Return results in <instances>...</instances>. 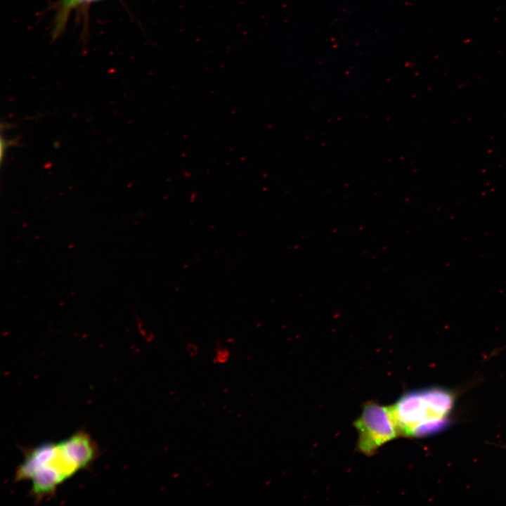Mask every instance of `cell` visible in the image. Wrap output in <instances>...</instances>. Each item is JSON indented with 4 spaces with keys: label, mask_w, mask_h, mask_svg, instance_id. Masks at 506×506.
I'll return each instance as SVG.
<instances>
[{
    "label": "cell",
    "mask_w": 506,
    "mask_h": 506,
    "mask_svg": "<svg viewBox=\"0 0 506 506\" xmlns=\"http://www.w3.org/2000/svg\"><path fill=\"white\" fill-rule=\"evenodd\" d=\"M98 448L90 435L79 432L59 442L40 444L29 450L17 467L15 479L30 481L32 493L39 500L96 460Z\"/></svg>",
    "instance_id": "1"
},
{
    "label": "cell",
    "mask_w": 506,
    "mask_h": 506,
    "mask_svg": "<svg viewBox=\"0 0 506 506\" xmlns=\"http://www.w3.org/2000/svg\"><path fill=\"white\" fill-rule=\"evenodd\" d=\"M455 394L449 389L429 387L404 394L391 406L400 436L424 437L450 425Z\"/></svg>",
    "instance_id": "2"
},
{
    "label": "cell",
    "mask_w": 506,
    "mask_h": 506,
    "mask_svg": "<svg viewBox=\"0 0 506 506\" xmlns=\"http://www.w3.org/2000/svg\"><path fill=\"white\" fill-rule=\"evenodd\" d=\"M358 433V448L366 455H373L383 444L400 436L391 406L370 402L354 422Z\"/></svg>",
    "instance_id": "3"
},
{
    "label": "cell",
    "mask_w": 506,
    "mask_h": 506,
    "mask_svg": "<svg viewBox=\"0 0 506 506\" xmlns=\"http://www.w3.org/2000/svg\"><path fill=\"white\" fill-rule=\"evenodd\" d=\"M93 0H63V8L65 11L72 8L79 4L90 2Z\"/></svg>",
    "instance_id": "4"
},
{
    "label": "cell",
    "mask_w": 506,
    "mask_h": 506,
    "mask_svg": "<svg viewBox=\"0 0 506 506\" xmlns=\"http://www.w3.org/2000/svg\"><path fill=\"white\" fill-rule=\"evenodd\" d=\"M228 352L225 350H219L216 354V360L219 363H224L228 358Z\"/></svg>",
    "instance_id": "5"
}]
</instances>
